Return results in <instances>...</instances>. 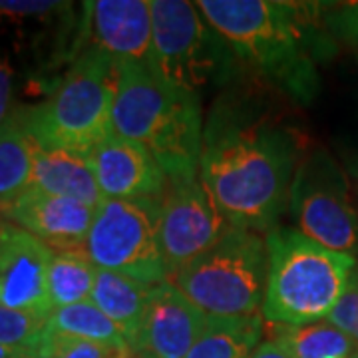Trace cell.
Masks as SVG:
<instances>
[{"label": "cell", "mask_w": 358, "mask_h": 358, "mask_svg": "<svg viewBox=\"0 0 358 358\" xmlns=\"http://www.w3.org/2000/svg\"><path fill=\"white\" fill-rule=\"evenodd\" d=\"M13 225L28 231L52 251L84 249L96 209L68 197L30 187L4 213Z\"/></svg>", "instance_id": "cell-15"}, {"label": "cell", "mask_w": 358, "mask_h": 358, "mask_svg": "<svg viewBox=\"0 0 358 358\" xmlns=\"http://www.w3.org/2000/svg\"><path fill=\"white\" fill-rule=\"evenodd\" d=\"M348 171H350V176H352V179L357 181L358 185V155H355V157L348 162Z\"/></svg>", "instance_id": "cell-31"}, {"label": "cell", "mask_w": 358, "mask_h": 358, "mask_svg": "<svg viewBox=\"0 0 358 358\" xmlns=\"http://www.w3.org/2000/svg\"><path fill=\"white\" fill-rule=\"evenodd\" d=\"M322 24L333 38L358 48V2H345L327 8L322 13Z\"/></svg>", "instance_id": "cell-25"}, {"label": "cell", "mask_w": 358, "mask_h": 358, "mask_svg": "<svg viewBox=\"0 0 358 358\" xmlns=\"http://www.w3.org/2000/svg\"><path fill=\"white\" fill-rule=\"evenodd\" d=\"M231 231L199 178L169 183L157 205V235L169 279Z\"/></svg>", "instance_id": "cell-10"}, {"label": "cell", "mask_w": 358, "mask_h": 358, "mask_svg": "<svg viewBox=\"0 0 358 358\" xmlns=\"http://www.w3.org/2000/svg\"><path fill=\"white\" fill-rule=\"evenodd\" d=\"M203 128L197 94L167 84L148 64L115 62L112 134L143 145L169 183L197 178Z\"/></svg>", "instance_id": "cell-3"}, {"label": "cell", "mask_w": 358, "mask_h": 358, "mask_svg": "<svg viewBox=\"0 0 358 358\" xmlns=\"http://www.w3.org/2000/svg\"><path fill=\"white\" fill-rule=\"evenodd\" d=\"M14 70L6 60H0V129L13 117Z\"/></svg>", "instance_id": "cell-28"}, {"label": "cell", "mask_w": 358, "mask_h": 358, "mask_svg": "<svg viewBox=\"0 0 358 358\" xmlns=\"http://www.w3.org/2000/svg\"><path fill=\"white\" fill-rule=\"evenodd\" d=\"M155 287L131 277L98 268L90 301L124 333L128 341L136 331L143 310L154 296Z\"/></svg>", "instance_id": "cell-17"}, {"label": "cell", "mask_w": 358, "mask_h": 358, "mask_svg": "<svg viewBox=\"0 0 358 358\" xmlns=\"http://www.w3.org/2000/svg\"><path fill=\"white\" fill-rule=\"evenodd\" d=\"M98 267L84 249L54 251L48 268V296L52 310L90 301Z\"/></svg>", "instance_id": "cell-21"}, {"label": "cell", "mask_w": 358, "mask_h": 358, "mask_svg": "<svg viewBox=\"0 0 358 358\" xmlns=\"http://www.w3.org/2000/svg\"><path fill=\"white\" fill-rule=\"evenodd\" d=\"M289 213L296 231L336 253L358 255V209L343 167L324 148L310 150L294 169Z\"/></svg>", "instance_id": "cell-8"}, {"label": "cell", "mask_w": 358, "mask_h": 358, "mask_svg": "<svg viewBox=\"0 0 358 358\" xmlns=\"http://www.w3.org/2000/svg\"><path fill=\"white\" fill-rule=\"evenodd\" d=\"M114 96L115 62L90 48L66 72L46 102L16 114L40 148L88 155L112 136Z\"/></svg>", "instance_id": "cell-5"}, {"label": "cell", "mask_w": 358, "mask_h": 358, "mask_svg": "<svg viewBox=\"0 0 358 358\" xmlns=\"http://www.w3.org/2000/svg\"><path fill=\"white\" fill-rule=\"evenodd\" d=\"M267 271V243L261 233L231 227L169 282L209 317H247L261 313Z\"/></svg>", "instance_id": "cell-6"}, {"label": "cell", "mask_w": 358, "mask_h": 358, "mask_svg": "<svg viewBox=\"0 0 358 358\" xmlns=\"http://www.w3.org/2000/svg\"><path fill=\"white\" fill-rule=\"evenodd\" d=\"M32 187L50 195L74 199L94 209L103 203L102 192L96 183L88 157L74 152L44 150L36 145Z\"/></svg>", "instance_id": "cell-16"}, {"label": "cell", "mask_w": 358, "mask_h": 358, "mask_svg": "<svg viewBox=\"0 0 358 358\" xmlns=\"http://www.w3.org/2000/svg\"><path fill=\"white\" fill-rule=\"evenodd\" d=\"M86 16L94 50L114 62L150 64L154 38L150 0H94L86 2Z\"/></svg>", "instance_id": "cell-14"}, {"label": "cell", "mask_w": 358, "mask_h": 358, "mask_svg": "<svg viewBox=\"0 0 358 358\" xmlns=\"http://www.w3.org/2000/svg\"><path fill=\"white\" fill-rule=\"evenodd\" d=\"M207 315L171 282L157 285L128 338L131 358H185L203 331Z\"/></svg>", "instance_id": "cell-12"}, {"label": "cell", "mask_w": 358, "mask_h": 358, "mask_svg": "<svg viewBox=\"0 0 358 358\" xmlns=\"http://www.w3.org/2000/svg\"><path fill=\"white\" fill-rule=\"evenodd\" d=\"M207 24L229 50L299 103H310L320 88L317 64L333 48L315 16L320 4L275 0H199Z\"/></svg>", "instance_id": "cell-2"}, {"label": "cell", "mask_w": 358, "mask_h": 358, "mask_svg": "<svg viewBox=\"0 0 358 358\" xmlns=\"http://www.w3.org/2000/svg\"><path fill=\"white\" fill-rule=\"evenodd\" d=\"M48 331L129 350L124 333L92 301L54 308L48 317Z\"/></svg>", "instance_id": "cell-22"}, {"label": "cell", "mask_w": 358, "mask_h": 358, "mask_svg": "<svg viewBox=\"0 0 358 358\" xmlns=\"http://www.w3.org/2000/svg\"><path fill=\"white\" fill-rule=\"evenodd\" d=\"M273 341L282 345L294 358H350L358 345L329 320L301 327H271Z\"/></svg>", "instance_id": "cell-20"}, {"label": "cell", "mask_w": 358, "mask_h": 358, "mask_svg": "<svg viewBox=\"0 0 358 358\" xmlns=\"http://www.w3.org/2000/svg\"><path fill=\"white\" fill-rule=\"evenodd\" d=\"M52 257L48 245L6 221L0 235V305L48 319Z\"/></svg>", "instance_id": "cell-11"}, {"label": "cell", "mask_w": 358, "mask_h": 358, "mask_svg": "<svg viewBox=\"0 0 358 358\" xmlns=\"http://www.w3.org/2000/svg\"><path fill=\"white\" fill-rule=\"evenodd\" d=\"M48 331V319L0 305V345L36 350Z\"/></svg>", "instance_id": "cell-23"}, {"label": "cell", "mask_w": 358, "mask_h": 358, "mask_svg": "<svg viewBox=\"0 0 358 358\" xmlns=\"http://www.w3.org/2000/svg\"><path fill=\"white\" fill-rule=\"evenodd\" d=\"M265 319L247 317H209L199 338L185 358H247L261 345Z\"/></svg>", "instance_id": "cell-19"}, {"label": "cell", "mask_w": 358, "mask_h": 358, "mask_svg": "<svg viewBox=\"0 0 358 358\" xmlns=\"http://www.w3.org/2000/svg\"><path fill=\"white\" fill-rule=\"evenodd\" d=\"M38 358H131L129 350L115 346L84 341L76 336L46 331L44 341L36 348Z\"/></svg>", "instance_id": "cell-24"}, {"label": "cell", "mask_w": 358, "mask_h": 358, "mask_svg": "<svg viewBox=\"0 0 358 358\" xmlns=\"http://www.w3.org/2000/svg\"><path fill=\"white\" fill-rule=\"evenodd\" d=\"M350 358H358V348H357V350H355V355H352V357H350Z\"/></svg>", "instance_id": "cell-33"}, {"label": "cell", "mask_w": 358, "mask_h": 358, "mask_svg": "<svg viewBox=\"0 0 358 358\" xmlns=\"http://www.w3.org/2000/svg\"><path fill=\"white\" fill-rule=\"evenodd\" d=\"M34 155L36 141L13 114L0 129V215L32 187Z\"/></svg>", "instance_id": "cell-18"}, {"label": "cell", "mask_w": 358, "mask_h": 358, "mask_svg": "<svg viewBox=\"0 0 358 358\" xmlns=\"http://www.w3.org/2000/svg\"><path fill=\"white\" fill-rule=\"evenodd\" d=\"M247 358H294L287 348L279 345L277 341H263L261 345L257 346L255 350L249 355Z\"/></svg>", "instance_id": "cell-29"}, {"label": "cell", "mask_w": 358, "mask_h": 358, "mask_svg": "<svg viewBox=\"0 0 358 358\" xmlns=\"http://www.w3.org/2000/svg\"><path fill=\"white\" fill-rule=\"evenodd\" d=\"M265 243L268 271L261 317L285 327L327 320L357 271V257L331 251L281 225L267 231Z\"/></svg>", "instance_id": "cell-4"}, {"label": "cell", "mask_w": 358, "mask_h": 358, "mask_svg": "<svg viewBox=\"0 0 358 358\" xmlns=\"http://www.w3.org/2000/svg\"><path fill=\"white\" fill-rule=\"evenodd\" d=\"M154 38L150 68L176 88L197 94L225 72L229 46L207 24L195 2L150 0Z\"/></svg>", "instance_id": "cell-7"}, {"label": "cell", "mask_w": 358, "mask_h": 358, "mask_svg": "<svg viewBox=\"0 0 358 358\" xmlns=\"http://www.w3.org/2000/svg\"><path fill=\"white\" fill-rule=\"evenodd\" d=\"M4 223H6V219L0 217V235H2V229H4Z\"/></svg>", "instance_id": "cell-32"}, {"label": "cell", "mask_w": 358, "mask_h": 358, "mask_svg": "<svg viewBox=\"0 0 358 358\" xmlns=\"http://www.w3.org/2000/svg\"><path fill=\"white\" fill-rule=\"evenodd\" d=\"M64 6L62 2H48V0H0V14L8 16H36L46 14Z\"/></svg>", "instance_id": "cell-27"}, {"label": "cell", "mask_w": 358, "mask_h": 358, "mask_svg": "<svg viewBox=\"0 0 358 358\" xmlns=\"http://www.w3.org/2000/svg\"><path fill=\"white\" fill-rule=\"evenodd\" d=\"M157 205L103 199L84 243L92 263L152 287L169 282L157 235Z\"/></svg>", "instance_id": "cell-9"}, {"label": "cell", "mask_w": 358, "mask_h": 358, "mask_svg": "<svg viewBox=\"0 0 358 358\" xmlns=\"http://www.w3.org/2000/svg\"><path fill=\"white\" fill-rule=\"evenodd\" d=\"M296 169V145L268 122L217 110L203 128L197 178L231 227H277Z\"/></svg>", "instance_id": "cell-1"}, {"label": "cell", "mask_w": 358, "mask_h": 358, "mask_svg": "<svg viewBox=\"0 0 358 358\" xmlns=\"http://www.w3.org/2000/svg\"><path fill=\"white\" fill-rule=\"evenodd\" d=\"M0 358H38L36 350H26V348H10V346L0 345Z\"/></svg>", "instance_id": "cell-30"}, {"label": "cell", "mask_w": 358, "mask_h": 358, "mask_svg": "<svg viewBox=\"0 0 358 358\" xmlns=\"http://www.w3.org/2000/svg\"><path fill=\"white\" fill-rule=\"evenodd\" d=\"M327 320L334 324L338 331L348 334L358 345V267L348 282L346 291L336 303L333 313L327 317Z\"/></svg>", "instance_id": "cell-26"}, {"label": "cell", "mask_w": 358, "mask_h": 358, "mask_svg": "<svg viewBox=\"0 0 358 358\" xmlns=\"http://www.w3.org/2000/svg\"><path fill=\"white\" fill-rule=\"evenodd\" d=\"M86 157L103 199L159 203L166 195L169 181L164 169L136 141L112 134Z\"/></svg>", "instance_id": "cell-13"}]
</instances>
